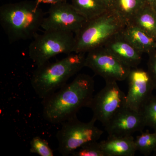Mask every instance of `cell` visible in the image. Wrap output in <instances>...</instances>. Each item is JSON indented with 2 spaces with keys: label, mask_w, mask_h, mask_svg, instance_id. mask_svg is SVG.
<instances>
[{
  "label": "cell",
  "mask_w": 156,
  "mask_h": 156,
  "mask_svg": "<svg viewBox=\"0 0 156 156\" xmlns=\"http://www.w3.org/2000/svg\"><path fill=\"white\" fill-rule=\"evenodd\" d=\"M136 151L145 156H149L156 150V131L142 132L135 139Z\"/></svg>",
  "instance_id": "cell-18"
},
{
  "label": "cell",
  "mask_w": 156,
  "mask_h": 156,
  "mask_svg": "<svg viewBox=\"0 0 156 156\" xmlns=\"http://www.w3.org/2000/svg\"><path fill=\"white\" fill-rule=\"evenodd\" d=\"M129 24L136 26L156 38V13L148 3L139 10Z\"/></svg>",
  "instance_id": "cell-15"
},
{
  "label": "cell",
  "mask_w": 156,
  "mask_h": 156,
  "mask_svg": "<svg viewBox=\"0 0 156 156\" xmlns=\"http://www.w3.org/2000/svg\"><path fill=\"white\" fill-rule=\"evenodd\" d=\"M122 33L131 44L141 53L149 54L156 50V38L136 26L126 25Z\"/></svg>",
  "instance_id": "cell-14"
},
{
  "label": "cell",
  "mask_w": 156,
  "mask_h": 156,
  "mask_svg": "<svg viewBox=\"0 0 156 156\" xmlns=\"http://www.w3.org/2000/svg\"><path fill=\"white\" fill-rule=\"evenodd\" d=\"M96 121L92 118L89 122H83L76 116L62 122L56 135L59 153L63 156L72 155L85 144L97 141L103 131L95 126Z\"/></svg>",
  "instance_id": "cell-6"
},
{
  "label": "cell",
  "mask_w": 156,
  "mask_h": 156,
  "mask_svg": "<svg viewBox=\"0 0 156 156\" xmlns=\"http://www.w3.org/2000/svg\"><path fill=\"white\" fill-rule=\"evenodd\" d=\"M142 114L146 126L156 131V96L153 95L143 108Z\"/></svg>",
  "instance_id": "cell-19"
},
{
  "label": "cell",
  "mask_w": 156,
  "mask_h": 156,
  "mask_svg": "<svg viewBox=\"0 0 156 156\" xmlns=\"http://www.w3.org/2000/svg\"><path fill=\"white\" fill-rule=\"evenodd\" d=\"M105 82L103 89L93 96L89 106L93 112L92 118L104 126L126 105V95L120 89L117 82Z\"/></svg>",
  "instance_id": "cell-8"
},
{
  "label": "cell",
  "mask_w": 156,
  "mask_h": 156,
  "mask_svg": "<svg viewBox=\"0 0 156 156\" xmlns=\"http://www.w3.org/2000/svg\"><path fill=\"white\" fill-rule=\"evenodd\" d=\"M85 67L105 81H123L127 79L131 68L120 60L104 46L87 53Z\"/></svg>",
  "instance_id": "cell-7"
},
{
  "label": "cell",
  "mask_w": 156,
  "mask_h": 156,
  "mask_svg": "<svg viewBox=\"0 0 156 156\" xmlns=\"http://www.w3.org/2000/svg\"><path fill=\"white\" fill-rule=\"evenodd\" d=\"M147 71L149 74L154 88L156 90V50L148 54Z\"/></svg>",
  "instance_id": "cell-22"
},
{
  "label": "cell",
  "mask_w": 156,
  "mask_h": 156,
  "mask_svg": "<svg viewBox=\"0 0 156 156\" xmlns=\"http://www.w3.org/2000/svg\"><path fill=\"white\" fill-rule=\"evenodd\" d=\"M99 144L106 156H134L136 151L135 139L132 135H109Z\"/></svg>",
  "instance_id": "cell-13"
},
{
  "label": "cell",
  "mask_w": 156,
  "mask_h": 156,
  "mask_svg": "<svg viewBox=\"0 0 156 156\" xmlns=\"http://www.w3.org/2000/svg\"><path fill=\"white\" fill-rule=\"evenodd\" d=\"M104 127L109 135L130 136L137 131H142L146 126L141 113L125 107Z\"/></svg>",
  "instance_id": "cell-11"
},
{
  "label": "cell",
  "mask_w": 156,
  "mask_h": 156,
  "mask_svg": "<svg viewBox=\"0 0 156 156\" xmlns=\"http://www.w3.org/2000/svg\"><path fill=\"white\" fill-rule=\"evenodd\" d=\"M73 156H106L101 148L99 142L94 141L87 144L74 152Z\"/></svg>",
  "instance_id": "cell-21"
},
{
  "label": "cell",
  "mask_w": 156,
  "mask_h": 156,
  "mask_svg": "<svg viewBox=\"0 0 156 156\" xmlns=\"http://www.w3.org/2000/svg\"><path fill=\"white\" fill-rule=\"evenodd\" d=\"M126 24L113 10L87 20L74 34V53H85L102 47L116 34L121 32Z\"/></svg>",
  "instance_id": "cell-4"
},
{
  "label": "cell",
  "mask_w": 156,
  "mask_h": 156,
  "mask_svg": "<svg viewBox=\"0 0 156 156\" xmlns=\"http://www.w3.org/2000/svg\"><path fill=\"white\" fill-rule=\"evenodd\" d=\"M76 11L89 20L108 11L101 0H71Z\"/></svg>",
  "instance_id": "cell-16"
},
{
  "label": "cell",
  "mask_w": 156,
  "mask_h": 156,
  "mask_svg": "<svg viewBox=\"0 0 156 156\" xmlns=\"http://www.w3.org/2000/svg\"><path fill=\"white\" fill-rule=\"evenodd\" d=\"M68 0H35L37 5L41 4H50V5H55L58 3L67 2Z\"/></svg>",
  "instance_id": "cell-23"
},
{
  "label": "cell",
  "mask_w": 156,
  "mask_h": 156,
  "mask_svg": "<svg viewBox=\"0 0 156 156\" xmlns=\"http://www.w3.org/2000/svg\"><path fill=\"white\" fill-rule=\"evenodd\" d=\"M74 34L55 30H44L42 34H37L29 46L30 58L38 66L59 54L74 53Z\"/></svg>",
  "instance_id": "cell-5"
},
{
  "label": "cell",
  "mask_w": 156,
  "mask_h": 156,
  "mask_svg": "<svg viewBox=\"0 0 156 156\" xmlns=\"http://www.w3.org/2000/svg\"><path fill=\"white\" fill-rule=\"evenodd\" d=\"M109 10H112L115 0H101Z\"/></svg>",
  "instance_id": "cell-24"
},
{
  "label": "cell",
  "mask_w": 156,
  "mask_h": 156,
  "mask_svg": "<svg viewBox=\"0 0 156 156\" xmlns=\"http://www.w3.org/2000/svg\"><path fill=\"white\" fill-rule=\"evenodd\" d=\"M146 1L152 6L156 3V0H146Z\"/></svg>",
  "instance_id": "cell-25"
},
{
  "label": "cell",
  "mask_w": 156,
  "mask_h": 156,
  "mask_svg": "<svg viewBox=\"0 0 156 156\" xmlns=\"http://www.w3.org/2000/svg\"><path fill=\"white\" fill-rule=\"evenodd\" d=\"M45 17L35 1L6 4L0 8V23L11 44L34 38Z\"/></svg>",
  "instance_id": "cell-2"
},
{
  "label": "cell",
  "mask_w": 156,
  "mask_h": 156,
  "mask_svg": "<svg viewBox=\"0 0 156 156\" xmlns=\"http://www.w3.org/2000/svg\"><path fill=\"white\" fill-rule=\"evenodd\" d=\"M87 20L76 11L71 4L64 2L50 5L41 28L44 30L63 31L75 34Z\"/></svg>",
  "instance_id": "cell-9"
},
{
  "label": "cell",
  "mask_w": 156,
  "mask_h": 156,
  "mask_svg": "<svg viewBox=\"0 0 156 156\" xmlns=\"http://www.w3.org/2000/svg\"><path fill=\"white\" fill-rule=\"evenodd\" d=\"M30 152L41 156H54L53 151L49 146L48 141L38 136L34 137L31 140Z\"/></svg>",
  "instance_id": "cell-20"
},
{
  "label": "cell",
  "mask_w": 156,
  "mask_h": 156,
  "mask_svg": "<svg viewBox=\"0 0 156 156\" xmlns=\"http://www.w3.org/2000/svg\"><path fill=\"white\" fill-rule=\"evenodd\" d=\"M103 46L131 68L137 67L142 60L143 53L131 44L122 31L112 37Z\"/></svg>",
  "instance_id": "cell-12"
},
{
  "label": "cell",
  "mask_w": 156,
  "mask_h": 156,
  "mask_svg": "<svg viewBox=\"0 0 156 156\" xmlns=\"http://www.w3.org/2000/svg\"><path fill=\"white\" fill-rule=\"evenodd\" d=\"M152 6L154 10L156 13V3H155V4Z\"/></svg>",
  "instance_id": "cell-26"
},
{
  "label": "cell",
  "mask_w": 156,
  "mask_h": 156,
  "mask_svg": "<svg viewBox=\"0 0 156 156\" xmlns=\"http://www.w3.org/2000/svg\"><path fill=\"white\" fill-rule=\"evenodd\" d=\"M147 2L146 0H115L112 10L127 25L130 24L136 13Z\"/></svg>",
  "instance_id": "cell-17"
},
{
  "label": "cell",
  "mask_w": 156,
  "mask_h": 156,
  "mask_svg": "<svg viewBox=\"0 0 156 156\" xmlns=\"http://www.w3.org/2000/svg\"><path fill=\"white\" fill-rule=\"evenodd\" d=\"M94 90L93 78L78 75L72 82L42 100L43 117L51 124H58L76 116L81 108L89 107Z\"/></svg>",
  "instance_id": "cell-1"
},
{
  "label": "cell",
  "mask_w": 156,
  "mask_h": 156,
  "mask_svg": "<svg viewBox=\"0 0 156 156\" xmlns=\"http://www.w3.org/2000/svg\"><path fill=\"white\" fill-rule=\"evenodd\" d=\"M127 80L128 89L126 107L140 112L152 96L154 89L152 81L147 70L138 67L131 69Z\"/></svg>",
  "instance_id": "cell-10"
},
{
  "label": "cell",
  "mask_w": 156,
  "mask_h": 156,
  "mask_svg": "<svg viewBox=\"0 0 156 156\" xmlns=\"http://www.w3.org/2000/svg\"><path fill=\"white\" fill-rule=\"evenodd\" d=\"M154 155L156 156V150L155 151H154Z\"/></svg>",
  "instance_id": "cell-27"
},
{
  "label": "cell",
  "mask_w": 156,
  "mask_h": 156,
  "mask_svg": "<svg viewBox=\"0 0 156 156\" xmlns=\"http://www.w3.org/2000/svg\"><path fill=\"white\" fill-rule=\"evenodd\" d=\"M86 54L72 53L58 61L37 66L31 77V84L39 98L43 100L58 91L85 67Z\"/></svg>",
  "instance_id": "cell-3"
}]
</instances>
